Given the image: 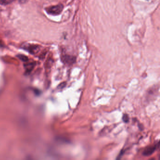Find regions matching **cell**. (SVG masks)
<instances>
[{
	"label": "cell",
	"mask_w": 160,
	"mask_h": 160,
	"mask_svg": "<svg viewBox=\"0 0 160 160\" xmlns=\"http://www.w3.org/2000/svg\"><path fill=\"white\" fill-rule=\"evenodd\" d=\"M123 120L125 123H128L129 121V117L127 114H124L122 117Z\"/></svg>",
	"instance_id": "cell-8"
},
{
	"label": "cell",
	"mask_w": 160,
	"mask_h": 160,
	"mask_svg": "<svg viewBox=\"0 0 160 160\" xmlns=\"http://www.w3.org/2000/svg\"><path fill=\"white\" fill-rule=\"evenodd\" d=\"M28 0H19V2L21 3H25Z\"/></svg>",
	"instance_id": "cell-10"
},
{
	"label": "cell",
	"mask_w": 160,
	"mask_h": 160,
	"mask_svg": "<svg viewBox=\"0 0 160 160\" xmlns=\"http://www.w3.org/2000/svg\"><path fill=\"white\" fill-rule=\"evenodd\" d=\"M62 61L64 63L68 65L74 64L76 61V58L75 56L68 55H63L62 57Z\"/></svg>",
	"instance_id": "cell-2"
},
{
	"label": "cell",
	"mask_w": 160,
	"mask_h": 160,
	"mask_svg": "<svg viewBox=\"0 0 160 160\" xmlns=\"http://www.w3.org/2000/svg\"><path fill=\"white\" fill-rule=\"evenodd\" d=\"M159 143L154 146L149 147L147 148H146L143 152V155L145 156H148L152 155L155 152V150L159 147Z\"/></svg>",
	"instance_id": "cell-3"
},
{
	"label": "cell",
	"mask_w": 160,
	"mask_h": 160,
	"mask_svg": "<svg viewBox=\"0 0 160 160\" xmlns=\"http://www.w3.org/2000/svg\"><path fill=\"white\" fill-rule=\"evenodd\" d=\"M34 66V63H28V64H26V65H25V68H26V70L27 71H31L32 69H33V67Z\"/></svg>",
	"instance_id": "cell-5"
},
{
	"label": "cell",
	"mask_w": 160,
	"mask_h": 160,
	"mask_svg": "<svg viewBox=\"0 0 160 160\" xmlns=\"http://www.w3.org/2000/svg\"><path fill=\"white\" fill-rule=\"evenodd\" d=\"M63 5L62 4L53 5L46 8L45 10L47 13L52 16H57L60 15L63 9Z\"/></svg>",
	"instance_id": "cell-1"
},
{
	"label": "cell",
	"mask_w": 160,
	"mask_h": 160,
	"mask_svg": "<svg viewBox=\"0 0 160 160\" xmlns=\"http://www.w3.org/2000/svg\"><path fill=\"white\" fill-rule=\"evenodd\" d=\"M15 1V0H0V4L2 5H8Z\"/></svg>",
	"instance_id": "cell-6"
},
{
	"label": "cell",
	"mask_w": 160,
	"mask_h": 160,
	"mask_svg": "<svg viewBox=\"0 0 160 160\" xmlns=\"http://www.w3.org/2000/svg\"><path fill=\"white\" fill-rule=\"evenodd\" d=\"M66 84V82H63V83H61V84L59 85V86H58V88L59 89H62V88L65 87Z\"/></svg>",
	"instance_id": "cell-9"
},
{
	"label": "cell",
	"mask_w": 160,
	"mask_h": 160,
	"mask_svg": "<svg viewBox=\"0 0 160 160\" xmlns=\"http://www.w3.org/2000/svg\"><path fill=\"white\" fill-rule=\"evenodd\" d=\"M17 56L20 60H21L22 61L24 62H26L28 61V57L24 55H18Z\"/></svg>",
	"instance_id": "cell-7"
},
{
	"label": "cell",
	"mask_w": 160,
	"mask_h": 160,
	"mask_svg": "<svg viewBox=\"0 0 160 160\" xmlns=\"http://www.w3.org/2000/svg\"><path fill=\"white\" fill-rule=\"evenodd\" d=\"M25 49L31 53H34L35 51L39 49V46L37 45H26L25 46Z\"/></svg>",
	"instance_id": "cell-4"
}]
</instances>
